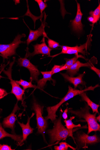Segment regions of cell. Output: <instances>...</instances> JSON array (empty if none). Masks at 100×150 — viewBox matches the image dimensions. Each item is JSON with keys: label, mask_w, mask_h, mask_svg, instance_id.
Segmentation results:
<instances>
[{"label": "cell", "mask_w": 100, "mask_h": 150, "mask_svg": "<svg viewBox=\"0 0 100 150\" xmlns=\"http://www.w3.org/2000/svg\"><path fill=\"white\" fill-rule=\"evenodd\" d=\"M99 87V84H97L94 87L91 86L85 88L84 90H79L74 88L70 86H69L68 91L67 93L59 103L54 106L47 107V110L48 112V115L45 117V118L47 120L50 119L53 122L57 119L56 112L58 111L59 108L64 103L77 95H80L83 92L89 91H94L96 88Z\"/></svg>", "instance_id": "1"}, {"label": "cell", "mask_w": 100, "mask_h": 150, "mask_svg": "<svg viewBox=\"0 0 100 150\" xmlns=\"http://www.w3.org/2000/svg\"><path fill=\"white\" fill-rule=\"evenodd\" d=\"M90 107L88 105L81 108L80 110H74L72 108L68 109V113L74 115L79 119L83 118L87 122L88 126L87 134L92 132L100 131V126L96 119V113L91 114L90 112Z\"/></svg>", "instance_id": "2"}, {"label": "cell", "mask_w": 100, "mask_h": 150, "mask_svg": "<svg viewBox=\"0 0 100 150\" xmlns=\"http://www.w3.org/2000/svg\"><path fill=\"white\" fill-rule=\"evenodd\" d=\"M62 114L60 117L53 122L54 126L52 129H49L46 132L50 138V143L54 144L56 142L66 140L69 135L68 129L62 124L61 122Z\"/></svg>", "instance_id": "3"}, {"label": "cell", "mask_w": 100, "mask_h": 150, "mask_svg": "<svg viewBox=\"0 0 100 150\" xmlns=\"http://www.w3.org/2000/svg\"><path fill=\"white\" fill-rule=\"evenodd\" d=\"M25 34L18 35L11 43L7 45L0 44V53L3 59H8L9 57L16 54V49L22 43H25V42L22 41L21 39L25 37Z\"/></svg>", "instance_id": "4"}, {"label": "cell", "mask_w": 100, "mask_h": 150, "mask_svg": "<svg viewBox=\"0 0 100 150\" xmlns=\"http://www.w3.org/2000/svg\"><path fill=\"white\" fill-rule=\"evenodd\" d=\"M44 106L39 104L35 100L33 102L32 110L35 112L38 128L37 133L41 134L45 140V131L48 127L47 120L44 118L42 115L43 113Z\"/></svg>", "instance_id": "5"}, {"label": "cell", "mask_w": 100, "mask_h": 150, "mask_svg": "<svg viewBox=\"0 0 100 150\" xmlns=\"http://www.w3.org/2000/svg\"><path fill=\"white\" fill-rule=\"evenodd\" d=\"M75 139L77 143L78 149H85L87 148L88 145L94 144L100 142V138L96 134L89 136L84 132H78Z\"/></svg>", "instance_id": "6"}, {"label": "cell", "mask_w": 100, "mask_h": 150, "mask_svg": "<svg viewBox=\"0 0 100 150\" xmlns=\"http://www.w3.org/2000/svg\"><path fill=\"white\" fill-rule=\"evenodd\" d=\"M13 66L12 64H10L9 69L6 71L4 69L3 71L10 81V84L12 86L11 93L15 95L18 102L19 101H22L23 96L24 94L25 90L22 89L16 81L12 79V71Z\"/></svg>", "instance_id": "7"}, {"label": "cell", "mask_w": 100, "mask_h": 150, "mask_svg": "<svg viewBox=\"0 0 100 150\" xmlns=\"http://www.w3.org/2000/svg\"><path fill=\"white\" fill-rule=\"evenodd\" d=\"M18 65L26 68L30 74V79L37 82L38 80L40 73L37 66L33 65L29 60L25 57L19 59L17 61Z\"/></svg>", "instance_id": "8"}, {"label": "cell", "mask_w": 100, "mask_h": 150, "mask_svg": "<svg viewBox=\"0 0 100 150\" xmlns=\"http://www.w3.org/2000/svg\"><path fill=\"white\" fill-rule=\"evenodd\" d=\"M34 51L33 52L30 53L28 50L25 56L26 58L31 57L34 56L36 54H41L47 55L49 57L50 56V52L52 50L50 48L45 42V38H43V42L40 44H37L33 45Z\"/></svg>", "instance_id": "9"}, {"label": "cell", "mask_w": 100, "mask_h": 150, "mask_svg": "<svg viewBox=\"0 0 100 150\" xmlns=\"http://www.w3.org/2000/svg\"><path fill=\"white\" fill-rule=\"evenodd\" d=\"M20 109L18 106V102L14 106V108L11 113L8 117L4 118L2 122V125L5 128H9L12 130L11 133L13 134H15V128L16 122L17 120L16 113Z\"/></svg>", "instance_id": "10"}, {"label": "cell", "mask_w": 100, "mask_h": 150, "mask_svg": "<svg viewBox=\"0 0 100 150\" xmlns=\"http://www.w3.org/2000/svg\"><path fill=\"white\" fill-rule=\"evenodd\" d=\"M46 17V16L45 14L44 21L42 22L41 26L38 30H33L28 28L30 30V33L26 40V44L27 46L29 45L33 42L37 40L40 36L43 35L44 37L48 38L45 30L46 24L45 21Z\"/></svg>", "instance_id": "11"}, {"label": "cell", "mask_w": 100, "mask_h": 150, "mask_svg": "<svg viewBox=\"0 0 100 150\" xmlns=\"http://www.w3.org/2000/svg\"><path fill=\"white\" fill-rule=\"evenodd\" d=\"M97 63V59L95 57H93L89 62L85 63H83L79 61H77L74 64L67 70V73L69 74L70 76L73 77L77 74L80 67H87L90 68L91 67Z\"/></svg>", "instance_id": "12"}, {"label": "cell", "mask_w": 100, "mask_h": 150, "mask_svg": "<svg viewBox=\"0 0 100 150\" xmlns=\"http://www.w3.org/2000/svg\"><path fill=\"white\" fill-rule=\"evenodd\" d=\"M88 39L87 42L81 45L80 46H77L74 47H70L67 46V50L63 54H75L76 56L78 55V53H81L84 55H85L86 52L84 50L89 47L91 42V35H90L88 37Z\"/></svg>", "instance_id": "13"}, {"label": "cell", "mask_w": 100, "mask_h": 150, "mask_svg": "<svg viewBox=\"0 0 100 150\" xmlns=\"http://www.w3.org/2000/svg\"><path fill=\"white\" fill-rule=\"evenodd\" d=\"M77 12L75 19L71 20V25L72 27L73 30L75 32L79 33L83 30V25L82 23V19L83 14L81 10L80 4L77 1Z\"/></svg>", "instance_id": "14"}, {"label": "cell", "mask_w": 100, "mask_h": 150, "mask_svg": "<svg viewBox=\"0 0 100 150\" xmlns=\"http://www.w3.org/2000/svg\"><path fill=\"white\" fill-rule=\"evenodd\" d=\"M2 110L0 109V120L1 118V114ZM9 137L15 141L17 142V144L20 146H22L24 144L22 142L23 136L21 135H17L15 134H10L7 132L3 127L1 121H0V140L4 138Z\"/></svg>", "instance_id": "15"}, {"label": "cell", "mask_w": 100, "mask_h": 150, "mask_svg": "<svg viewBox=\"0 0 100 150\" xmlns=\"http://www.w3.org/2000/svg\"><path fill=\"white\" fill-rule=\"evenodd\" d=\"M35 114L33 113L31 117H28L27 120V123L25 125L22 123H21L18 121V123L19 125L23 131V139L22 142L23 143L27 139L28 136L30 134L32 133L34 130V129L32 128L30 125V120L31 118L35 115Z\"/></svg>", "instance_id": "16"}, {"label": "cell", "mask_w": 100, "mask_h": 150, "mask_svg": "<svg viewBox=\"0 0 100 150\" xmlns=\"http://www.w3.org/2000/svg\"><path fill=\"white\" fill-rule=\"evenodd\" d=\"M41 74L43 76V78L38 80L37 82V88L40 89H43L46 85L48 81H52L53 82V85L55 84V80L52 78V75L51 71H41Z\"/></svg>", "instance_id": "17"}, {"label": "cell", "mask_w": 100, "mask_h": 150, "mask_svg": "<svg viewBox=\"0 0 100 150\" xmlns=\"http://www.w3.org/2000/svg\"><path fill=\"white\" fill-rule=\"evenodd\" d=\"M63 76L65 79L72 84L74 87V88L76 89L78 86L80 85H84V83L82 79L84 75V73L80 74L77 77H74L69 76L67 74L60 73Z\"/></svg>", "instance_id": "18"}, {"label": "cell", "mask_w": 100, "mask_h": 150, "mask_svg": "<svg viewBox=\"0 0 100 150\" xmlns=\"http://www.w3.org/2000/svg\"><path fill=\"white\" fill-rule=\"evenodd\" d=\"M75 116L71 117H70L69 119L68 120H65L64 121V122L65 124V126L66 127V128L68 129L69 132L68 137H71L74 140L75 144L77 145L75 138L73 136V130L74 128L81 127V125L80 124H79L77 125L74 124L72 121L73 120L75 119Z\"/></svg>", "instance_id": "19"}, {"label": "cell", "mask_w": 100, "mask_h": 150, "mask_svg": "<svg viewBox=\"0 0 100 150\" xmlns=\"http://www.w3.org/2000/svg\"><path fill=\"white\" fill-rule=\"evenodd\" d=\"M80 95L82 98V100L87 103L88 105L92 109L93 113H96L99 115L98 111V108L100 105L94 103L91 101L85 92L82 93Z\"/></svg>", "instance_id": "20"}, {"label": "cell", "mask_w": 100, "mask_h": 150, "mask_svg": "<svg viewBox=\"0 0 100 150\" xmlns=\"http://www.w3.org/2000/svg\"><path fill=\"white\" fill-rule=\"evenodd\" d=\"M16 82L19 85L21 86L24 90L29 88H36L37 86L33 85L32 83V81L30 82H28L21 79L19 81H16Z\"/></svg>", "instance_id": "21"}, {"label": "cell", "mask_w": 100, "mask_h": 150, "mask_svg": "<svg viewBox=\"0 0 100 150\" xmlns=\"http://www.w3.org/2000/svg\"><path fill=\"white\" fill-rule=\"evenodd\" d=\"M81 56L79 55L76 56L71 59H68L65 58V60L66 61L65 64L63 65V67L65 68V70H67L74 64L77 61L79 57H81Z\"/></svg>", "instance_id": "22"}, {"label": "cell", "mask_w": 100, "mask_h": 150, "mask_svg": "<svg viewBox=\"0 0 100 150\" xmlns=\"http://www.w3.org/2000/svg\"><path fill=\"white\" fill-rule=\"evenodd\" d=\"M91 16L93 17L94 21L92 25L97 22L100 17V4H99L98 7L94 11H91L90 12Z\"/></svg>", "instance_id": "23"}, {"label": "cell", "mask_w": 100, "mask_h": 150, "mask_svg": "<svg viewBox=\"0 0 100 150\" xmlns=\"http://www.w3.org/2000/svg\"><path fill=\"white\" fill-rule=\"evenodd\" d=\"M59 146H55L54 149L55 150H67L68 148L72 149L74 150L76 149L71 146L66 142H61L59 143Z\"/></svg>", "instance_id": "24"}, {"label": "cell", "mask_w": 100, "mask_h": 150, "mask_svg": "<svg viewBox=\"0 0 100 150\" xmlns=\"http://www.w3.org/2000/svg\"><path fill=\"white\" fill-rule=\"evenodd\" d=\"M65 70V69L63 65H55L52 67L51 71L52 75L55 74Z\"/></svg>", "instance_id": "25"}, {"label": "cell", "mask_w": 100, "mask_h": 150, "mask_svg": "<svg viewBox=\"0 0 100 150\" xmlns=\"http://www.w3.org/2000/svg\"><path fill=\"white\" fill-rule=\"evenodd\" d=\"M38 4L40 10L41 16H42V13L45 9L48 7L46 4L42 0H35Z\"/></svg>", "instance_id": "26"}, {"label": "cell", "mask_w": 100, "mask_h": 150, "mask_svg": "<svg viewBox=\"0 0 100 150\" xmlns=\"http://www.w3.org/2000/svg\"><path fill=\"white\" fill-rule=\"evenodd\" d=\"M48 47L50 48L55 49L60 47L59 44L55 41L49 39L48 37Z\"/></svg>", "instance_id": "27"}, {"label": "cell", "mask_w": 100, "mask_h": 150, "mask_svg": "<svg viewBox=\"0 0 100 150\" xmlns=\"http://www.w3.org/2000/svg\"><path fill=\"white\" fill-rule=\"evenodd\" d=\"M11 148V146L6 144H1L0 143V150H14Z\"/></svg>", "instance_id": "28"}, {"label": "cell", "mask_w": 100, "mask_h": 150, "mask_svg": "<svg viewBox=\"0 0 100 150\" xmlns=\"http://www.w3.org/2000/svg\"><path fill=\"white\" fill-rule=\"evenodd\" d=\"M8 94V93L5 89L0 88V100L6 96Z\"/></svg>", "instance_id": "29"}, {"label": "cell", "mask_w": 100, "mask_h": 150, "mask_svg": "<svg viewBox=\"0 0 100 150\" xmlns=\"http://www.w3.org/2000/svg\"><path fill=\"white\" fill-rule=\"evenodd\" d=\"M91 69L94 71L99 76V78L100 77V71L97 68L95 67L94 65L91 67H90Z\"/></svg>", "instance_id": "30"}, {"label": "cell", "mask_w": 100, "mask_h": 150, "mask_svg": "<svg viewBox=\"0 0 100 150\" xmlns=\"http://www.w3.org/2000/svg\"><path fill=\"white\" fill-rule=\"evenodd\" d=\"M68 112V107H67L64 110V112L62 115L63 118L65 120H67L68 118L67 112Z\"/></svg>", "instance_id": "31"}, {"label": "cell", "mask_w": 100, "mask_h": 150, "mask_svg": "<svg viewBox=\"0 0 100 150\" xmlns=\"http://www.w3.org/2000/svg\"><path fill=\"white\" fill-rule=\"evenodd\" d=\"M88 20L90 22L92 23H93L94 21V19L93 17L90 16L88 18Z\"/></svg>", "instance_id": "32"}, {"label": "cell", "mask_w": 100, "mask_h": 150, "mask_svg": "<svg viewBox=\"0 0 100 150\" xmlns=\"http://www.w3.org/2000/svg\"><path fill=\"white\" fill-rule=\"evenodd\" d=\"M5 64H4L3 65H2L1 66V71H0V78H3V77H2V76L1 75V74L2 73V72L3 71V69H4V68L5 67Z\"/></svg>", "instance_id": "33"}, {"label": "cell", "mask_w": 100, "mask_h": 150, "mask_svg": "<svg viewBox=\"0 0 100 150\" xmlns=\"http://www.w3.org/2000/svg\"><path fill=\"white\" fill-rule=\"evenodd\" d=\"M96 119L97 121H98L99 122H100V116L99 115L98 116L96 117Z\"/></svg>", "instance_id": "34"}]
</instances>
